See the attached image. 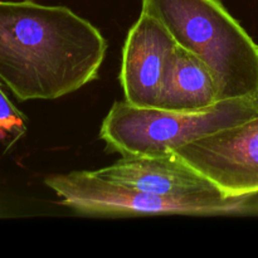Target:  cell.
Segmentation results:
<instances>
[{"instance_id":"obj_9","label":"cell","mask_w":258,"mask_h":258,"mask_svg":"<svg viewBox=\"0 0 258 258\" xmlns=\"http://www.w3.org/2000/svg\"><path fill=\"white\" fill-rule=\"evenodd\" d=\"M0 82V141L14 143L27 131V117L9 100Z\"/></svg>"},{"instance_id":"obj_5","label":"cell","mask_w":258,"mask_h":258,"mask_svg":"<svg viewBox=\"0 0 258 258\" xmlns=\"http://www.w3.org/2000/svg\"><path fill=\"white\" fill-rule=\"evenodd\" d=\"M174 153L227 196L258 194V116L197 139Z\"/></svg>"},{"instance_id":"obj_3","label":"cell","mask_w":258,"mask_h":258,"mask_svg":"<svg viewBox=\"0 0 258 258\" xmlns=\"http://www.w3.org/2000/svg\"><path fill=\"white\" fill-rule=\"evenodd\" d=\"M258 116V98L218 101L208 110L178 112L115 102L106 115L100 139L121 156L163 155L209 134Z\"/></svg>"},{"instance_id":"obj_1","label":"cell","mask_w":258,"mask_h":258,"mask_svg":"<svg viewBox=\"0 0 258 258\" xmlns=\"http://www.w3.org/2000/svg\"><path fill=\"white\" fill-rule=\"evenodd\" d=\"M107 47L70 8L0 0V82L19 101L55 100L97 80Z\"/></svg>"},{"instance_id":"obj_8","label":"cell","mask_w":258,"mask_h":258,"mask_svg":"<svg viewBox=\"0 0 258 258\" xmlns=\"http://www.w3.org/2000/svg\"><path fill=\"white\" fill-rule=\"evenodd\" d=\"M216 81L209 68L193 53L176 45L158 108L199 112L218 102Z\"/></svg>"},{"instance_id":"obj_7","label":"cell","mask_w":258,"mask_h":258,"mask_svg":"<svg viewBox=\"0 0 258 258\" xmlns=\"http://www.w3.org/2000/svg\"><path fill=\"white\" fill-rule=\"evenodd\" d=\"M93 171L112 183L170 198L226 194L175 153L122 156L112 165Z\"/></svg>"},{"instance_id":"obj_4","label":"cell","mask_w":258,"mask_h":258,"mask_svg":"<svg viewBox=\"0 0 258 258\" xmlns=\"http://www.w3.org/2000/svg\"><path fill=\"white\" fill-rule=\"evenodd\" d=\"M44 183L59 197L60 204L78 216L185 214L216 217L258 213V194L170 198L112 183L88 170L53 174L45 178Z\"/></svg>"},{"instance_id":"obj_6","label":"cell","mask_w":258,"mask_h":258,"mask_svg":"<svg viewBox=\"0 0 258 258\" xmlns=\"http://www.w3.org/2000/svg\"><path fill=\"white\" fill-rule=\"evenodd\" d=\"M176 43L164 24L141 12L122 49L120 82L125 100L139 107H159Z\"/></svg>"},{"instance_id":"obj_2","label":"cell","mask_w":258,"mask_h":258,"mask_svg":"<svg viewBox=\"0 0 258 258\" xmlns=\"http://www.w3.org/2000/svg\"><path fill=\"white\" fill-rule=\"evenodd\" d=\"M141 12L209 68L219 101L258 98V45L222 0H141Z\"/></svg>"}]
</instances>
